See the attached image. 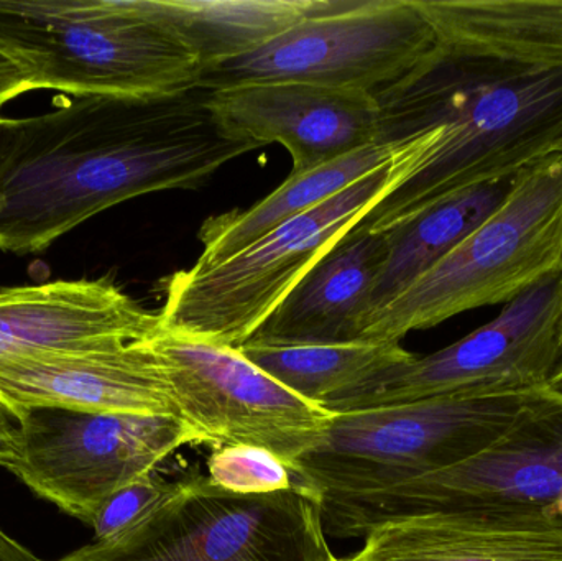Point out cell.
Returning a JSON list of instances; mask_svg holds the SVG:
<instances>
[{"label":"cell","instance_id":"cell-5","mask_svg":"<svg viewBox=\"0 0 562 561\" xmlns=\"http://www.w3.org/2000/svg\"><path fill=\"white\" fill-rule=\"evenodd\" d=\"M0 58L72 98H173L204 69L135 0H0Z\"/></svg>","mask_w":562,"mask_h":561},{"label":"cell","instance_id":"cell-19","mask_svg":"<svg viewBox=\"0 0 562 561\" xmlns=\"http://www.w3.org/2000/svg\"><path fill=\"white\" fill-rule=\"evenodd\" d=\"M203 68L249 55L324 7L326 0H135Z\"/></svg>","mask_w":562,"mask_h":561},{"label":"cell","instance_id":"cell-7","mask_svg":"<svg viewBox=\"0 0 562 561\" xmlns=\"http://www.w3.org/2000/svg\"><path fill=\"white\" fill-rule=\"evenodd\" d=\"M531 392H456L333 414L291 470L294 487L313 497L376 490L454 467L501 437Z\"/></svg>","mask_w":562,"mask_h":561},{"label":"cell","instance_id":"cell-29","mask_svg":"<svg viewBox=\"0 0 562 561\" xmlns=\"http://www.w3.org/2000/svg\"><path fill=\"white\" fill-rule=\"evenodd\" d=\"M551 388L557 389V391L562 392V368L558 371L557 378L551 382Z\"/></svg>","mask_w":562,"mask_h":561},{"label":"cell","instance_id":"cell-22","mask_svg":"<svg viewBox=\"0 0 562 561\" xmlns=\"http://www.w3.org/2000/svg\"><path fill=\"white\" fill-rule=\"evenodd\" d=\"M239 351L297 397L321 405L376 372L413 358L400 343L272 346L246 343Z\"/></svg>","mask_w":562,"mask_h":561},{"label":"cell","instance_id":"cell-10","mask_svg":"<svg viewBox=\"0 0 562 561\" xmlns=\"http://www.w3.org/2000/svg\"><path fill=\"white\" fill-rule=\"evenodd\" d=\"M562 366V272L508 302L497 318L432 355L408 361L324 402L330 414L366 411L456 392L547 388Z\"/></svg>","mask_w":562,"mask_h":561},{"label":"cell","instance_id":"cell-31","mask_svg":"<svg viewBox=\"0 0 562 561\" xmlns=\"http://www.w3.org/2000/svg\"><path fill=\"white\" fill-rule=\"evenodd\" d=\"M561 368H562V366H561Z\"/></svg>","mask_w":562,"mask_h":561},{"label":"cell","instance_id":"cell-6","mask_svg":"<svg viewBox=\"0 0 562 561\" xmlns=\"http://www.w3.org/2000/svg\"><path fill=\"white\" fill-rule=\"evenodd\" d=\"M560 272L562 152L521 170L477 229L367 319L360 341L400 343L461 313L507 305Z\"/></svg>","mask_w":562,"mask_h":561},{"label":"cell","instance_id":"cell-26","mask_svg":"<svg viewBox=\"0 0 562 561\" xmlns=\"http://www.w3.org/2000/svg\"><path fill=\"white\" fill-rule=\"evenodd\" d=\"M19 455V427L15 418L0 405V467L9 470Z\"/></svg>","mask_w":562,"mask_h":561},{"label":"cell","instance_id":"cell-15","mask_svg":"<svg viewBox=\"0 0 562 561\" xmlns=\"http://www.w3.org/2000/svg\"><path fill=\"white\" fill-rule=\"evenodd\" d=\"M158 313L109 279L55 280L0 290V359L43 351H88L148 338Z\"/></svg>","mask_w":562,"mask_h":561},{"label":"cell","instance_id":"cell-28","mask_svg":"<svg viewBox=\"0 0 562 561\" xmlns=\"http://www.w3.org/2000/svg\"><path fill=\"white\" fill-rule=\"evenodd\" d=\"M16 125H19V119L7 117L0 109V165L5 160L15 141Z\"/></svg>","mask_w":562,"mask_h":561},{"label":"cell","instance_id":"cell-20","mask_svg":"<svg viewBox=\"0 0 562 561\" xmlns=\"http://www.w3.org/2000/svg\"><path fill=\"white\" fill-rule=\"evenodd\" d=\"M400 145H367L314 170L290 175L273 193L249 210L210 217L200 231L203 254L196 263L216 266L243 253L281 224L313 210L389 164L398 154Z\"/></svg>","mask_w":562,"mask_h":561},{"label":"cell","instance_id":"cell-24","mask_svg":"<svg viewBox=\"0 0 562 561\" xmlns=\"http://www.w3.org/2000/svg\"><path fill=\"white\" fill-rule=\"evenodd\" d=\"M178 486L180 481H167L150 473L115 491L99 507L94 519L89 524L94 529L95 542H105L132 529L167 501Z\"/></svg>","mask_w":562,"mask_h":561},{"label":"cell","instance_id":"cell-14","mask_svg":"<svg viewBox=\"0 0 562 561\" xmlns=\"http://www.w3.org/2000/svg\"><path fill=\"white\" fill-rule=\"evenodd\" d=\"M0 405L13 418L30 408L178 417L147 338L112 348L0 359Z\"/></svg>","mask_w":562,"mask_h":561},{"label":"cell","instance_id":"cell-11","mask_svg":"<svg viewBox=\"0 0 562 561\" xmlns=\"http://www.w3.org/2000/svg\"><path fill=\"white\" fill-rule=\"evenodd\" d=\"M15 422L19 455L10 473L36 496L86 524L115 491L155 473L173 451L203 445L175 415L30 408Z\"/></svg>","mask_w":562,"mask_h":561},{"label":"cell","instance_id":"cell-23","mask_svg":"<svg viewBox=\"0 0 562 561\" xmlns=\"http://www.w3.org/2000/svg\"><path fill=\"white\" fill-rule=\"evenodd\" d=\"M213 486L243 496H266L294 487L293 471L272 451L254 445L214 448L207 460Z\"/></svg>","mask_w":562,"mask_h":561},{"label":"cell","instance_id":"cell-17","mask_svg":"<svg viewBox=\"0 0 562 561\" xmlns=\"http://www.w3.org/2000/svg\"><path fill=\"white\" fill-rule=\"evenodd\" d=\"M439 46L465 58L562 71V0H418Z\"/></svg>","mask_w":562,"mask_h":561},{"label":"cell","instance_id":"cell-4","mask_svg":"<svg viewBox=\"0 0 562 561\" xmlns=\"http://www.w3.org/2000/svg\"><path fill=\"white\" fill-rule=\"evenodd\" d=\"M316 503L336 539H363L423 514H474L562 534V392H531L504 434L462 463L376 490L327 491Z\"/></svg>","mask_w":562,"mask_h":561},{"label":"cell","instance_id":"cell-13","mask_svg":"<svg viewBox=\"0 0 562 561\" xmlns=\"http://www.w3.org/2000/svg\"><path fill=\"white\" fill-rule=\"evenodd\" d=\"M207 101L234 137L257 147L283 145L293 161L291 175L314 170L379 138V102L369 92L257 82L207 92Z\"/></svg>","mask_w":562,"mask_h":561},{"label":"cell","instance_id":"cell-16","mask_svg":"<svg viewBox=\"0 0 562 561\" xmlns=\"http://www.w3.org/2000/svg\"><path fill=\"white\" fill-rule=\"evenodd\" d=\"M389 236L352 229L327 253L247 343L272 346L360 341Z\"/></svg>","mask_w":562,"mask_h":561},{"label":"cell","instance_id":"cell-9","mask_svg":"<svg viewBox=\"0 0 562 561\" xmlns=\"http://www.w3.org/2000/svg\"><path fill=\"white\" fill-rule=\"evenodd\" d=\"M58 561H337L316 500L293 487L243 496L188 476L132 529Z\"/></svg>","mask_w":562,"mask_h":561},{"label":"cell","instance_id":"cell-3","mask_svg":"<svg viewBox=\"0 0 562 561\" xmlns=\"http://www.w3.org/2000/svg\"><path fill=\"white\" fill-rule=\"evenodd\" d=\"M441 137L432 127L398 142L389 164L330 200L286 221L216 266L194 263L164 282L161 328L239 349L272 316L311 269L373 206L425 165Z\"/></svg>","mask_w":562,"mask_h":561},{"label":"cell","instance_id":"cell-18","mask_svg":"<svg viewBox=\"0 0 562 561\" xmlns=\"http://www.w3.org/2000/svg\"><path fill=\"white\" fill-rule=\"evenodd\" d=\"M340 561H562V534L474 514H423L375 527L357 556Z\"/></svg>","mask_w":562,"mask_h":561},{"label":"cell","instance_id":"cell-1","mask_svg":"<svg viewBox=\"0 0 562 561\" xmlns=\"http://www.w3.org/2000/svg\"><path fill=\"white\" fill-rule=\"evenodd\" d=\"M203 89L158 99L72 98L19 119L0 165V250L40 254L95 214L165 190H196L256 150Z\"/></svg>","mask_w":562,"mask_h":561},{"label":"cell","instance_id":"cell-21","mask_svg":"<svg viewBox=\"0 0 562 561\" xmlns=\"http://www.w3.org/2000/svg\"><path fill=\"white\" fill-rule=\"evenodd\" d=\"M514 178L459 191L386 231L389 257L373 289L367 319L477 229L504 203Z\"/></svg>","mask_w":562,"mask_h":561},{"label":"cell","instance_id":"cell-12","mask_svg":"<svg viewBox=\"0 0 562 561\" xmlns=\"http://www.w3.org/2000/svg\"><path fill=\"white\" fill-rule=\"evenodd\" d=\"M147 341L164 369L178 417L213 450L254 445L293 470L333 415L284 389L239 349L161 326Z\"/></svg>","mask_w":562,"mask_h":561},{"label":"cell","instance_id":"cell-32","mask_svg":"<svg viewBox=\"0 0 562 561\" xmlns=\"http://www.w3.org/2000/svg\"><path fill=\"white\" fill-rule=\"evenodd\" d=\"M340 561V560H339Z\"/></svg>","mask_w":562,"mask_h":561},{"label":"cell","instance_id":"cell-27","mask_svg":"<svg viewBox=\"0 0 562 561\" xmlns=\"http://www.w3.org/2000/svg\"><path fill=\"white\" fill-rule=\"evenodd\" d=\"M0 561H46L30 552L22 543L13 540L0 529Z\"/></svg>","mask_w":562,"mask_h":561},{"label":"cell","instance_id":"cell-8","mask_svg":"<svg viewBox=\"0 0 562 561\" xmlns=\"http://www.w3.org/2000/svg\"><path fill=\"white\" fill-rule=\"evenodd\" d=\"M438 45L418 0H326L262 48L204 68L198 89L307 82L376 96Z\"/></svg>","mask_w":562,"mask_h":561},{"label":"cell","instance_id":"cell-25","mask_svg":"<svg viewBox=\"0 0 562 561\" xmlns=\"http://www.w3.org/2000/svg\"><path fill=\"white\" fill-rule=\"evenodd\" d=\"M33 91L32 85L29 79L15 68V66L7 63L5 59L0 58V109L7 102Z\"/></svg>","mask_w":562,"mask_h":561},{"label":"cell","instance_id":"cell-2","mask_svg":"<svg viewBox=\"0 0 562 561\" xmlns=\"http://www.w3.org/2000/svg\"><path fill=\"white\" fill-rule=\"evenodd\" d=\"M376 144L441 128L425 165L353 229L382 234L432 204L517 177L562 152V71L465 58L438 48L375 96Z\"/></svg>","mask_w":562,"mask_h":561},{"label":"cell","instance_id":"cell-30","mask_svg":"<svg viewBox=\"0 0 562 561\" xmlns=\"http://www.w3.org/2000/svg\"><path fill=\"white\" fill-rule=\"evenodd\" d=\"M337 561H339V560H337Z\"/></svg>","mask_w":562,"mask_h":561}]
</instances>
